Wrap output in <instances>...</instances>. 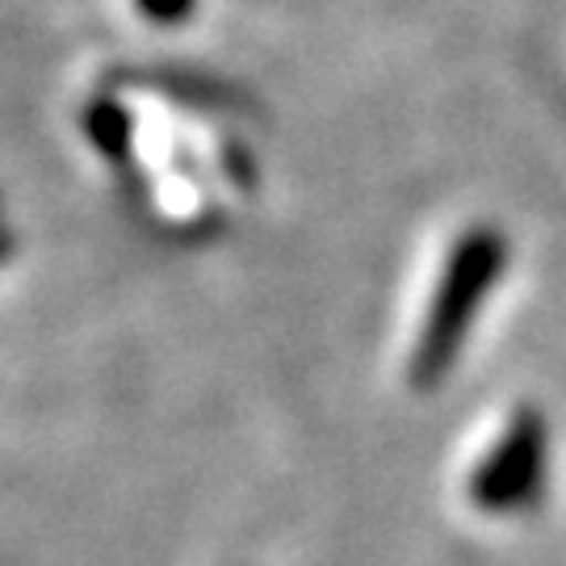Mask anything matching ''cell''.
Wrapping results in <instances>:
<instances>
[{
    "instance_id": "6da1fadb",
    "label": "cell",
    "mask_w": 566,
    "mask_h": 566,
    "mask_svg": "<svg viewBox=\"0 0 566 566\" xmlns=\"http://www.w3.org/2000/svg\"><path fill=\"white\" fill-rule=\"evenodd\" d=\"M504 264L507 243L495 227H470L462 240L449 248V261L428 298L424 324H420L411 365H407V378L416 390H432L453 369L465 336H470V324L483 311L486 294L495 290Z\"/></svg>"
},
{
    "instance_id": "7a4b0ae2",
    "label": "cell",
    "mask_w": 566,
    "mask_h": 566,
    "mask_svg": "<svg viewBox=\"0 0 566 566\" xmlns=\"http://www.w3.org/2000/svg\"><path fill=\"white\" fill-rule=\"evenodd\" d=\"M549 479V428L546 420L521 407L504 424L500 441L486 449L483 462L470 470L465 495L479 512L504 516V512H525L542 500Z\"/></svg>"
},
{
    "instance_id": "3957f363",
    "label": "cell",
    "mask_w": 566,
    "mask_h": 566,
    "mask_svg": "<svg viewBox=\"0 0 566 566\" xmlns=\"http://www.w3.org/2000/svg\"><path fill=\"white\" fill-rule=\"evenodd\" d=\"M135 9L156 25H181L198 9V0H135Z\"/></svg>"
}]
</instances>
